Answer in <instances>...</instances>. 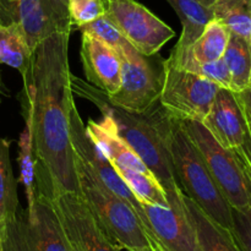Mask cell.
Here are the masks:
<instances>
[{"instance_id": "6da1fadb", "label": "cell", "mask_w": 251, "mask_h": 251, "mask_svg": "<svg viewBox=\"0 0 251 251\" xmlns=\"http://www.w3.org/2000/svg\"><path fill=\"white\" fill-rule=\"evenodd\" d=\"M69 38V32L56 31L39 42L22 77V114L31 120L38 190L51 194H80L69 129L75 103L70 86Z\"/></svg>"}, {"instance_id": "7a4b0ae2", "label": "cell", "mask_w": 251, "mask_h": 251, "mask_svg": "<svg viewBox=\"0 0 251 251\" xmlns=\"http://www.w3.org/2000/svg\"><path fill=\"white\" fill-rule=\"evenodd\" d=\"M70 86L74 97L88 100L114 123L117 131L139 154L147 168L156 176L166 194L183 193L176 181L171 156L173 119L157 103L146 112L124 109L110 102L105 92L71 74Z\"/></svg>"}, {"instance_id": "3957f363", "label": "cell", "mask_w": 251, "mask_h": 251, "mask_svg": "<svg viewBox=\"0 0 251 251\" xmlns=\"http://www.w3.org/2000/svg\"><path fill=\"white\" fill-rule=\"evenodd\" d=\"M80 195L107 237L126 251H164L156 247L144 223L125 200L105 188L75 157Z\"/></svg>"}, {"instance_id": "277c9868", "label": "cell", "mask_w": 251, "mask_h": 251, "mask_svg": "<svg viewBox=\"0 0 251 251\" xmlns=\"http://www.w3.org/2000/svg\"><path fill=\"white\" fill-rule=\"evenodd\" d=\"M171 156L176 181L184 195L193 200L216 225L230 232L232 207L176 119H173L172 126Z\"/></svg>"}, {"instance_id": "5b68a950", "label": "cell", "mask_w": 251, "mask_h": 251, "mask_svg": "<svg viewBox=\"0 0 251 251\" xmlns=\"http://www.w3.org/2000/svg\"><path fill=\"white\" fill-rule=\"evenodd\" d=\"M4 251H71L48 194L38 191L31 210L22 208L0 233Z\"/></svg>"}, {"instance_id": "8992f818", "label": "cell", "mask_w": 251, "mask_h": 251, "mask_svg": "<svg viewBox=\"0 0 251 251\" xmlns=\"http://www.w3.org/2000/svg\"><path fill=\"white\" fill-rule=\"evenodd\" d=\"M179 122L230 207L243 210L251 206L244 173L232 150L225 149L202 123L195 120Z\"/></svg>"}, {"instance_id": "52a82bcc", "label": "cell", "mask_w": 251, "mask_h": 251, "mask_svg": "<svg viewBox=\"0 0 251 251\" xmlns=\"http://www.w3.org/2000/svg\"><path fill=\"white\" fill-rule=\"evenodd\" d=\"M220 88L217 83L167 60L162 64L159 103L174 119L202 123Z\"/></svg>"}, {"instance_id": "ba28073f", "label": "cell", "mask_w": 251, "mask_h": 251, "mask_svg": "<svg viewBox=\"0 0 251 251\" xmlns=\"http://www.w3.org/2000/svg\"><path fill=\"white\" fill-rule=\"evenodd\" d=\"M105 15L145 56L156 55L176 37V32L168 25L135 0H107Z\"/></svg>"}, {"instance_id": "9c48e42d", "label": "cell", "mask_w": 251, "mask_h": 251, "mask_svg": "<svg viewBox=\"0 0 251 251\" xmlns=\"http://www.w3.org/2000/svg\"><path fill=\"white\" fill-rule=\"evenodd\" d=\"M42 191V190H38ZM48 194L69 244L77 251H120L98 225L80 194Z\"/></svg>"}, {"instance_id": "30bf717a", "label": "cell", "mask_w": 251, "mask_h": 251, "mask_svg": "<svg viewBox=\"0 0 251 251\" xmlns=\"http://www.w3.org/2000/svg\"><path fill=\"white\" fill-rule=\"evenodd\" d=\"M169 207L141 203L152 242L164 251H202L186 212L183 193L167 194Z\"/></svg>"}, {"instance_id": "8fae6325", "label": "cell", "mask_w": 251, "mask_h": 251, "mask_svg": "<svg viewBox=\"0 0 251 251\" xmlns=\"http://www.w3.org/2000/svg\"><path fill=\"white\" fill-rule=\"evenodd\" d=\"M70 140L73 145L75 157L112 193L126 201L130 206L135 210L140 220L144 223L146 232L149 233V223H147L146 215L144 212L141 203L137 201L129 186L123 181L119 174L117 173L112 164L107 158L103 156L90 135L87 134L86 125L76 108L75 103L73 104L70 110Z\"/></svg>"}, {"instance_id": "7c38bea8", "label": "cell", "mask_w": 251, "mask_h": 251, "mask_svg": "<svg viewBox=\"0 0 251 251\" xmlns=\"http://www.w3.org/2000/svg\"><path fill=\"white\" fill-rule=\"evenodd\" d=\"M150 58L122 59V83L114 95L108 96L113 104L134 112H146L159 102L162 66L157 68Z\"/></svg>"}, {"instance_id": "4fadbf2b", "label": "cell", "mask_w": 251, "mask_h": 251, "mask_svg": "<svg viewBox=\"0 0 251 251\" xmlns=\"http://www.w3.org/2000/svg\"><path fill=\"white\" fill-rule=\"evenodd\" d=\"M80 56L88 83L112 96L122 83V58L97 37L82 32Z\"/></svg>"}, {"instance_id": "5bb4252c", "label": "cell", "mask_w": 251, "mask_h": 251, "mask_svg": "<svg viewBox=\"0 0 251 251\" xmlns=\"http://www.w3.org/2000/svg\"><path fill=\"white\" fill-rule=\"evenodd\" d=\"M202 124L225 149L242 146L248 124L237 92L221 87Z\"/></svg>"}, {"instance_id": "9a60e30c", "label": "cell", "mask_w": 251, "mask_h": 251, "mask_svg": "<svg viewBox=\"0 0 251 251\" xmlns=\"http://www.w3.org/2000/svg\"><path fill=\"white\" fill-rule=\"evenodd\" d=\"M0 25L21 27L32 50L58 31L47 0H0Z\"/></svg>"}, {"instance_id": "2e32d148", "label": "cell", "mask_w": 251, "mask_h": 251, "mask_svg": "<svg viewBox=\"0 0 251 251\" xmlns=\"http://www.w3.org/2000/svg\"><path fill=\"white\" fill-rule=\"evenodd\" d=\"M86 130L103 156L112 164L113 168L124 167L135 171H150L139 154L118 134L117 127L109 117L102 115L100 122L90 119L86 124Z\"/></svg>"}, {"instance_id": "e0dca14e", "label": "cell", "mask_w": 251, "mask_h": 251, "mask_svg": "<svg viewBox=\"0 0 251 251\" xmlns=\"http://www.w3.org/2000/svg\"><path fill=\"white\" fill-rule=\"evenodd\" d=\"M229 37V29L217 19H212L193 44L183 50L173 49L167 61L173 65H179L185 61L210 63L222 59Z\"/></svg>"}, {"instance_id": "ac0fdd59", "label": "cell", "mask_w": 251, "mask_h": 251, "mask_svg": "<svg viewBox=\"0 0 251 251\" xmlns=\"http://www.w3.org/2000/svg\"><path fill=\"white\" fill-rule=\"evenodd\" d=\"M183 201L186 212L195 227L202 251H242L235 243L232 233L216 225L193 200L184 195V193Z\"/></svg>"}, {"instance_id": "d6986e66", "label": "cell", "mask_w": 251, "mask_h": 251, "mask_svg": "<svg viewBox=\"0 0 251 251\" xmlns=\"http://www.w3.org/2000/svg\"><path fill=\"white\" fill-rule=\"evenodd\" d=\"M178 15L181 24V34L174 49L183 50L194 43L202 33L206 25L213 19V11L200 0H167Z\"/></svg>"}, {"instance_id": "ffe728a7", "label": "cell", "mask_w": 251, "mask_h": 251, "mask_svg": "<svg viewBox=\"0 0 251 251\" xmlns=\"http://www.w3.org/2000/svg\"><path fill=\"white\" fill-rule=\"evenodd\" d=\"M25 127L17 142V162L20 167L19 181L24 185L25 195L27 200V210H31L36 202L38 194V161L36 158L32 141L31 120L24 115Z\"/></svg>"}, {"instance_id": "44dd1931", "label": "cell", "mask_w": 251, "mask_h": 251, "mask_svg": "<svg viewBox=\"0 0 251 251\" xmlns=\"http://www.w3.org/2000/svg\"><path fill=\"white\" fill-rule=\"evenodd\" d=\"M32 51L21 27L0 25V64L15 69L24 77L31 65Z\"/></svg>"}, {"instance_id": "7402d4cb", "label": "cell", "mask_w": 251, "mask_h": 251, "mask_svg": "<svg viewBox=\"0 0 251 251\" xmlns=\"http://www.w3.org/2000/svg\"><path fill=\"white\" fill-rule=\"evenodd\" d=\"M19 208L17 181L10 159V141L0 137V233Z\"/></svg>"}, {"instance_id": "603a6c76", "label": "cell", "mask_w": 251, "mask_h": 251, "mask_svg": "<svg viewBox=\"0 0 251 251\" xmlns=\"http://www.w3.org/2000/svg\"><path fill=\"white\" fill-rule=\"evenodd\" d=\"M114 169L140 203L169 207L166 190L151 171L141 172L124 167Z\"/></svg>"}, {"instance_id": "cb8c5ba5", "label": "cell", "mask_w": 251, "mask_h": 251, "mask_svg": "<svg viewBox=\"0 0 251 251\" xmlns=\"http://www.w3.org/2000/svg\"><path fill=\"white\" fill-rule=\"evenodd\" d=\"M223 60L227 64L230 74V90L242 92L248 88L251 71V44L249 42L230 33Z\"/></svg>"}, {"instance_id": "d4e9b609", "label": "cell", "mask_w": 251, "mask_h": 251, "mask_svg": "<svg viewBox=\"0 0 251 251\" xmlns=\"http://www.w3.org/2000/svg\"><path fill=\"white\" fill-rule=\"evenodd\" d=\"M212 11L213 19L222 22L230 33L251 44V0H223Z\"/></svg>"}, {"instance_id": "484cf974", "label": "cell", "mask_w": 251, "mask_h": 251, "mask_svg": "<svg viewBox=\"0 0 251 251\" xmlns=\"http://www.w3.org/2000/svg\"><path fill=\"white\" fill-rule=\"evenodd\" d=\"M80 31L87 32L100 38V41L112 47L124 60H139L142 56H145L140 51H137L132 47V44L123 36L122 32L118 29V27L113 24V21L107 15L85 25L81 27Z\"/></svg>"}, {"instance_id": "4316f807", "label": "cell", "mask_w": 251, "mask_h": 251, "mask_svg": "<svg viewBox=\"0 0 251 251\" xmlns=\"http://www.w3.org/2000/svg\"><path fill=\"white\" fill-rule=\"evenodd\" d=\"M107 0H68V14L71 28L80 29L85 25L104 16Z\"/></svg>"}, {"instance_id": "83f0119b", "label": "cell", "mask_w": 251, "mask_h": 251, "mask_svg": "<svg viewBox=\"0 0 251 251\" xmlns=\"http://www.w3.org/2000/svg\"><path fill=\"white\" fill-rule=\"evenodd\" d=\"M169 63V61H168ZM173 65V64H172ZM176 68H180L183 70L190 71V73L200 75L212 82L217 83L222 88H229L232 86L230 80V74L228 70V66L226 61L222 59L210 61V63H196V61H185L179 65H174Z\"/></svg>"}, {"instance_id": "f1b7e54d", "label": "cell", "mask_w": 251, "mask_h": 251, "mask_svg": "<svg viewBox=\"0 0 251 251\" xmlns=\"http://www.w3.org/2000/svg\"><path fill=\"white\" fill-rule=\"evenodd\" d=\"M232 233L242 251H251V206L247 208L232 207Z\"/></svg>"}, {"instance_id": "f546056e", "label": "cell", "mask_w": 251, "mask_h": 251, "mask_svg": "<svg viewBox=\"0 0 251 251\" xmlns=\"http://www.w3.org/2000/svg\"><path fill=\"white\" fill-rule=\"evenodd\" d=\"M50 11L53 14L54 21H55L56 29L59 32H69L73 31L69 20L68 14V0H47Z\"/></svg>"}, {"instance_id": "4dcf8cb0", "label": "cell", "mask_w": 251, "mask_h": 251, "mask_svg": "<svg viewBox=\"0 0 251 251\" xmlns=\"http://www.w3.org/2000/svg\"><path fill=\"white\" fill-rule=\"evenodd\" d=\"M238 98H239L240 105L244 112L245 120H247L248 129L251 132V90L250 88H245L242 92H237Z\"/></svg>"}, {"instance_id": "1f68e13d", "label": "cell", "mask_w": 251, "mask_h": 251, "mask_svg": "<svg viewBox=\"0 0 251 251\" xmlns=\"http://www.w3.org/2000/svg\"><path fill=\"white\" fill-rule=\"evenodd\" d=\"M233 153H234V156L237 157L238 162H239V166L240 168H242L243 173H244V176H245V181H247V188H248V191H249L250 196H251V168L249 167V164L247 163V161L244 159V157L240 154V152L238 151L237 149L232 150Z\"/></svg>"}, {"instance_id": "d6a6232c", "label": "cell", "mask_w": 251, "mask_h": 251, "mask_svg": "<svg viewBox=\"0 0 251 251\" xmlns=\"http://www.w3.org/2000/svg\"><path fill=\"white\" fill-rule=\"evenodd\" d=\"M237 150L240 152V154L244 157V159L247 161V163L249 164V167L251 168V132L249 131V129H248V134L247 136H245L244 142H243L242 146L238 147Z\"/></svg>"}, {"instance_id": "836d02e7", "label": "cell", "mask_w": 251, "mask_h": 251, "mask_svg": "<svg viewBox=\"0 0 251 251\" xmlns=\"http://www.w3.org/2000/svg\"><path fill=\"white\" fill-rule=\"evenodd\" d=\"M201 2H202L203 5H205V6H207V7H210L211 10H212V7L215 6V5H217L218 2H221V1H223V0H200Z\"/></svg>"}, {"instance_id": "e575fe53", "label": "cell", "mask_w": 251, "mask_h": 251, "mask_svg": "<svg viewBox=\"0 0 251 251\" xmlns=\"http://www.w3.org/2000/svg\"><path fill=\"white\" fill-rule=\"evenodd\" d=\"M0 93H1V95H6V88H5L4 85H2L1 77H0Z\"/></svg>"}, {"instance_id": "d590c367", "label": "cell", "mask_w": 251, "mask_h": 251, "mask_svg": "<svg viewBox=\"0 0 251 251\" xmlns=\"http://www.w3.org/2000/svg\"><path fill=\"white\" fill-rule=\"evenodd\" d=\"M248 88L251 90V71H250V76H249V82H248Z\"/></svg>"}, {"instance_id": "8d00e7d4", "label": "cell", "mask_w": 251, "mask_h": 251, "mask_svg": "<svg viewBox=\"0 0 251 251\" xmlns=\"http://www.w3.org/2000/svg\"><path fill=\"white\" fill-rule=\"evenodd\" d=\"M0 251H4V250H2V247H1V243H0Z\"/></svg>"}, {"instance_id": "74e56055", "label": "cell", "mask_w": 251, "mask_h": 251, "mask_svg": "<svg viewBox=\"0 0 251 251\" xmlns=\"http://www.w3.org/2000/svg\"><path fill=\"white\" fill-rule=\"evenodd\" d=\"M70 247H71V245H70ZM71 251H77V250H76V249H74V248L71 247Z\"/></svg>"}, {"instance_id": "f35d334b", "label": "cell", "mask_w": 251, "mask_h": 251, "mask_svg": "<svg viewBox=\"0 0 251 251\" xmlns=\"http://www.w3.org/2000/svg\"><path fill=\"white\" fill-rule=\"evenodd\" d=\"M0 103H1V100H0Z\"/></svg>"}]
</instances>
